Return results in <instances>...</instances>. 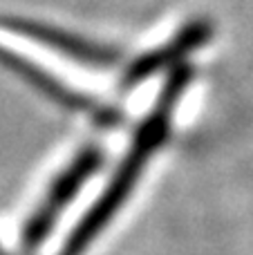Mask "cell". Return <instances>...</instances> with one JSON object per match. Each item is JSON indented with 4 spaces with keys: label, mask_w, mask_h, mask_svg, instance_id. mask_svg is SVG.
<instances>
[{
    "label": "cell",
    "mask_w": 253,
    "mask_h": 255,
    "mask_svg": "<svg viewBox=\"0 0 253 255\" xmlns=\"http://www.w3.org/2000/svg\"><path fill=\"white\" fill-rule=\"evenodd\" d=\"M211 34H213V25L209 20H193L188 25H184L164 45L148 49L134 63H130L124 74V85L126 88H134V85L143 83L146 79H150L152 74L175 65L177 61L193 54L197 47H202L211 38Z\"/></svg>",
    "instance_id": "3957f363"
},
{
    "label": "cell",
    "mask_w": 253,
    "mask_h": 255,
    "mask_svg": "<svg viewBox=\"0 0 253 255\" xmlns=\"http://www.w3.org/2000/svg\"><path fill=\"white\" fill-rule=\"evenodd\" d=\"M101 161H103L101 150L97 145H88L81 152H76L74 159L54 177L47 195L38 204V208L29 215L25 229H22V249L25 251H34L36 247H40V242L54 229L63 208L74 199V195L92 177V172L101 166Z\"/></svg>",
    "instance_id": "6da1fadb"
},
{
    "label": "cell",
    "mask_w": 253,
    "mask_h": 255,
    "mask_svg": "<svg viewBox=\"0 0 253 255\" xmlns=\"http://www.w3.org/2000/svg\"><path fill=\"white\" fill-rule=\"evenodd\" d=\"M0 27L11 29L20 36H29L36 43L45 45V47L54 49L58 54H65V56L74 58L76 63H85V65L92 67H110L119 58V54L112 47L92 43L88 38H81V36L45 25V22L27 20V18H0Z\"/></svg>",
    "instance_id": "7a4b0ae2"
},
{
    "label": "cell",
    "mask_w": 253,
    "mask_h": 255,
    "mask_svg": "<svg viewBox=\"0 0 253 255\" xmlns=\"http://www.w3.org/2000/svg\"><path fill=\"white\" fill-rule=\"evenodd\" d=\"M0 65L13 70L18 76H22L34 90H38L40 94H45L47 99H52L54 103L67 108V110H74V112H81V115L92 117L97 124H115L117 121V115L110 110V108L101 106V103H97V101H92V99H88V97H83V94L70 90L67 85L58 83V81L54 79V76H49L47 72L38 70L36 65L27 63L22 56L9 52V49H4V47H0Z\"/></svg>",
    "instance_id": "277c9868"
},
{
    "label": "cell",
    "mask_w": 253,
    "mask_h": 255,
    "mask_svg": "<svg viewBox=\"0 0 253 255\" xmlns=\"http://www.w3.org/2000/svg\"><path fill=\"white\" fill-rule=\"evenodd\" d=\"M0 255H4V251H2V249H0Z\"/></svg>",
    "instance_id": "5b68a950"
}]
</instances>
